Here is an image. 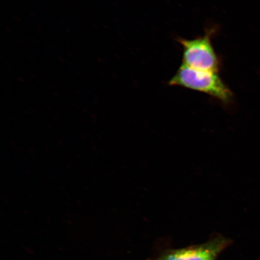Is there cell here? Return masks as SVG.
<instances>
[{"label": "cell", "mask_w": 260, "mask_h": 260, "mask_svg": "<svg viewBox=\"0 0 260 260\" xmlns=\"http://www.w3.org/2000/svg\"><path fill=\"white\" fill-rule=\"evenodd\" d=\"M169 84L206 93L226 105L234 102L232 91L217 73L193 69L182 64Z\"/></svg>", "instance_id": "cell-1"}, {"label": "cell", "mask_w": 260, "mask_h": 260, "mask_svg": "<svg viewBox=\"0 0 260 260\" xmlns=\"http://www.w3.org/2000/svg\"><path fill=\"white\" fill-rule=\"evenodd\" d=\"M214 32V29H211L193 40L178 39V42L183 48V64L198 70L219 72L220 62L211 42Z\"/></svg>", "instance_id": "cell-2"}, {"label": "cell", "mask_w": 260, "mask_h": 260, "mask_svg": "<svg viewBox=\"0 0 260 260\" xmlns=\"http://www.w3.org/2000/svg\"><path fill=\"white\" fill-rule=\"evenodd\" d=\"M229 243L224 237L217 236L202 245L170 250L155 260H216Z\"/></svg>", "instance_id": "cell-3"}]
</instances>
